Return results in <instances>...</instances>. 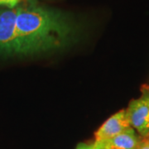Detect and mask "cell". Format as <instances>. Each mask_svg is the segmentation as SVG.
<instances>
[{
	"label": "cell",
	"mask_w": 149,
	"mask_h": 149,
	"mask_svg": "<svg viewBox=\"0 0 149 149\" xmlns=\"http://www.w3.org/2000/svg\"><path fill=\"white\" fill-rule=\"evenodd\" d=\"M95 143H80L77 145L75 149H95Z\"/></svg>",
	"instance_id": "cell-8"
},
{
	"label": "cell",
	"mask_w": 149,
	"mask_h": 149,
	"mask_svg": "<svg viewBox=\"0 0 149 149\" xmlns=\"http://www.w3.org/2000/svg\"><path fill=\"white\" fill-rule=\"evenodd\" d=\"M131 127L143 138H149V85L141 88V95L131 100L126 109Z\"/></svg>",
	"instance_id": "cell-2"
},
{
	"label": "cell",
	"mask_w": 149,
	"mask_h": 149,
	"mask_svg": "<svg viewBox=\"0 0 149 149\" xmlns=\"http://www.w3.org/2000/svg\"><path fill=\"white\" fill-rule=\"evenodd\" d=\"M138 149H149V138H145L140 140Z\"/></svg>",
	"instance_id": "cell-7"
},
{
	"label": "cell",
	"mask_w": 149,
	"mask_h": 149,
	"mask_svg": "<svg viewBox=\"0 0 149 149\" xmlns=\"http://www.w3.org/2000/svg\"><path fill=\"white\" fill-rule=\"evenodd\" d=\"M95 149H106L100 142H95Z\"/></svg>",
	"instance_id": "cell-9"
},
{
	"label": "cell",
	"mask_w": 149,
	"mask_h": 149,
	"mask_svg": "<svg viewBox=\"0 0 149 149\" xmlns=\"http://www.w3.org/2000/svg\"><path fill=\"white\" fill-rule=\"evenodd\" d=\"M19 2L20 0H0V5H4L8 7L9 8H13Z\"/></svg>",
	"instance_id": "cell-6"
},
{
	"label": "cell",
	"mask_w": 149,
	"mask_h": 149,
	"mask_svg": "<svg viewBox=\"0 0 149 149\" xmlns=\"http://www.w3.org/2000/svg\"><path fill=\"white\" fill-rule=\"evenodd\" d=\"M131 127L126 109H122L109 118L101 125L95 132V142H103L111 139L118 134L123 132Z\"/></svg>",
	"instance_id": "cell-4"
},
{
	"label": "cell",
	"mask_w": 149,
	"mask_h": 149,
	"mask_svg": "<svg viewBox=\"0 0 149 149\" xmlns=\"http://www.w3.org/2000/svg\"><path fill=\"white\" fill-rule=\"evenodd\" d=\"M17 8L0 10V53L17 54L16 36Z\"/></svg>",
	"instance_id": "cell-3"
},
{
	"label": "cell",
	"mask_w": 149,
	"mask_h": 149,
	"mask_svg": "<svg viewBox=\"0 0 149 149\" xmlns=\"http://www.w3.org/2000/svg\"><path fill=\"white\" fill-rule=\"evenodd\" d=\"M17 54L46 52L68 45L74 26L65 13L35 4L17 8Z\"/></svg>",
	"instance_id": "cell-1"
},
{
	"label": "cell",
	"mask_w": 149,
	"mask_h": 149,
	"mask_svg": "<svg viewBox=\"0 0 149 149\" xmlns=\"http://www.w3.org/2000/svg\"><path fill=\"white\" fill-rule=\"evenodd\" d=\"M140 140L135 130L130 127L111 139L100 143L106 149H138Z\"/></svg>",
	"instance_id": "cell-5"
}]
</instances>
